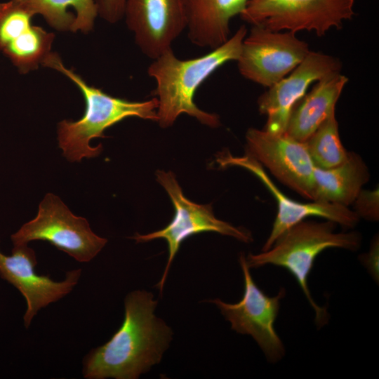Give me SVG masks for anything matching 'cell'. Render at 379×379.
<instances>
[{"instance_id":"cell-13","label":"cell","mask_w":379,"mask_h":379,"mask_svg":"<svg viewBox=\"0 0 379 379\" xmlns=\"http://www.w3.org/2000/svg\"><path fill=\"white\" fill-rule=\"evenodd\" d=\"M217 162L220 167L235 166L247 169L259 178L274 197L277 213L262 251L268 250L287 229L311 216L325 218L347 229L354 227L359 220L357 214L347 206L318 201L302 203L290 199L269 178L262 166L246 154L243 157H233L228 152H222L218 155Z\"/></svg>"},{"instance_id":"cell-14","label":"cell","mask_w":379,"mask_h":379,"mask_svg":"<svg viewBox=\"0 0 379 379\" xmlns=\"http://www.w3.org/2000/svg\"><path fill=\"white\" fill-rule=\"evenodd\" d=\"M124 17L136 45L154 60L187 27L185 0H126Z\"/></svg>"},{"instance_id":"cell-24","label":"cell","mask_w":379,"mask_h":379,"mask_svg":"<svg viewBox=\"0 0 379 379\" xmlns=\"http://www.w3.org/2000/svg\"><path fill=\"white\" fill-rule=\"evenodd\" d=\"M359 260L372 278L378 282L379 240L378 235L373 238L368 252L360 255Z\"/></svg>"},{"instance_id":"cell-3","label":"cell","mask_w":379,"mask_h":379,"mask_svg":"<svg viewBox=\"0 0 379 379\" xmlns=\"http://www.w3.org/2000/svg\"><path fill=\"white\" fill-rule=\"evenodd\" d=\"M41 65L53 69L69 78L82 93L86 108L83 117L77 120H62L58 124V146L63 156L70 162H79L84 158L98 156L102 146L92 147L90 141L105 138L104 131L128 117L158 121V100L131 101L112 96L100 88L91 86L72 69L66 67L57 53L51 52Z\"/></svg>"},{"instance_id":"cell-20","label":"cell","mask_w":379,"mask_h":379,"mask_svg":"<svg viewBox=\"0 0 379 379\" xmlns=\"http://www.w3.org/2000/svg\"><path fill=\"white\" fill-rule=\"evenodd\" d=\"M304 142L317 168L326 169L337 166L345 162L349 155L340 138L335 110Z\"/></svg>"},{"instance_id":"cell-18","label":"cell","mask_w":379,"mask_h":379,"mask_svg":"<svg viewBox=\"0 0 379 379\" xmlns=\"http://www.w3.org/2000/svg\"><path fill=\"white\" fill-rule=\"evenodd\" d=\"M24 3L34 15H42L58 31L88 33L98 16L95 0H28Z\"/></svg>"},{"instance_id":"cell-12","label":"cell","mask_w":379,"mask_h":379,"mask_svg":"<svg viewBox=\"0 0 379 379\" xmlns=\"http://www.w3.org/2000/svg\"><path fill=\"white\" fill-rule=\"evenodd\" d=\"M37 259L35 251L27 244L13 246L11 255L0 250V277L15 287L23 295L27 310L23 316L24 326L28 328L38 312L69 294L78 284L81 269L66 272L61 281L35 272Z\"/></svg>"},{"instance_id":"cell-16","label":"cell","mask_w":379,"mask_h":379,"mask_svg":"<svg viewBox=\"0 0 379 379\" xmlns=\"http://www.w3.org/2000/svg\"><path fill=\"white\" fill-rule=\"evenodd\" d=\"M347 82L348 78L340 73L318 81L294 107L284 133L305 142L335 110Z\"/></svg>"},{"instance_id":"cell-19","label":"cell","mask_w":379,"mask_h":379,"mask_svg":"<svg viewBox=\"0 0 379 379\" xmlns=\"http://www.w3.org/2000/svg\"><path fill=\"white\" fill-rule=\"evenodd\" d=\"M55 34L32 25L1 52L22 74L36 69L51 52Z\"/></svg>"},{"instance_id":"cell-11","label":"cell","mask_w":379,"mask_h":379,"mask_svg":"<svg viewBox=\"0 0 379 379\" xmlns=\"http://www.w3.org/2000/svg\"><path fill=\"white\" fill-rule=\"evenodd\" d=\"M341 68L338 58L310 51L293 71L258 98L259 112L267 116L263 129L271 133H284L294 107L310 86L340 73Z\"/></svg>"},{"instance_id":"cell-17","label":"cell","mask_w":379,"mask_h":379,"mask_svg":"<svg viewBox=\"0 0 379 379\" xmlns=\"http://www.w3.org/2000/svg\"><path fill=\"white\" fill-rule=\"evenodd\" d=\"M314 200L347 206L352 204L370 173L362 158L349 152L347 160L331 168H314Z\"/></svg>"},{"instance_id":"cell-8","label":"cell","mask_w":379,"mask_h":379,"mask_svg":"<svg viewBox=\"0 0 379 379\" xmlns=\"http://www.w3.org/2000/svg\"><path fill=\"white\" fill-rule=\"evenodd\" d=\"M239 263L244 280L241 300L236 303H227L219 298L210 302L218 306L232 330L251 335L267 360L275 363L285 354L284 344L274 328L285 289L281 288L275 296L266 295L255 283L243 253L240 255Z\"/></svg>"},{"instance_id":"cell-22","label":"cell","mask_w":379,"mask_h":379,"mask_svg":"<svg viewBox=\"0 0 379 379\" xmlns=\"http://www.w3.org/2000/svg\"><path fill=\"white\" fill-rule=\"evenodd\" d=\"M379 191L374 190H361L354 199V212L359 218L369 221H377L379 218Z\"/></svg>"},{"instance_id":"cell-5","label":"cell","mask_w":379,"mask_h":379,"mask_svg":"<svg viewBox=\"0 0 379 379\" xmlns=\"http://www.w3.org/2000/svg\"><path fill=\"white\" fill-rule=\"evenodd\" d=\"M11 239L13 246L48 241L81 262L93 259L107 242L93 232L85 218L74 215L60 197L51 193L39 204L36 216Z\"/></svg>"},{"instance_id":"cell-15","label":"cell","mask_w":379,"mask_h":379,"mask_svg":"<svg viewBox=\"0 0 379 379\" xmlns=\"http://www.w3.org/2000/svg\"><path fill=\"white\" fill-rule=\"evenodd\" d=\"M251 0H185L187 37L201 48H215L230 37V23Z\"/></svg>"},{"instance_id":"cell-9","label":"cell","mask_w":379,"mask_h":379,"mask_svg":"<svg viewBox=\"0 0 379 379\" xmlns=\"http://www.w3.org/2000/svg\"><path fill=\"white\" fill-rule=\"evenodd\" d=\"M310 51L296 33L253 25L243 41L238 69L246 79L270 88L293 71Z\"/></svg>"},{"instance_id":"cell-1","label":"cell","mask_w":379,"mask_h":379,"mask_svg":"<svg viewBox=\"0 0 379 379\" xmlns=\"http://www.w3.org/2000/svg\"><path fill=\"white\" fill-rule=\"evenodd\" d=\"M157 301L146 291L129 293L120 328L104 345L83 359L86 379H136L160 362L173 332L154 310Z\"/></svg>"},{"instance_id":"cell-10","label":"cell","mask_w":379,"mask_h":379,"mask_svg":"<svg viewBox=\"0 0 379 379\" xmlns=\"http://www.w3.org/2000/svg\"><path fill=\"white\" fill-rule=\"evenodd\" d=\"M246 154L267 167L280 182L303 197L314 200L315 166L304 142L286 133L250 128Z\"/></svg>"},{"instance_id":"cell-21","label":"cell","mask_w":379,"mask_h":379,"mask_svg":"<svg viewBox=\"0 0 379 379\" xmlns=\"http://www.w3.org/2000/svg\"><path fill=\"white\" fill-rule=\"evenodd\" d=\"M34 15L24 2L0 4V51L32 25Z\"/></svg>"},{"instance_id":"cell-25","label":"cell","mask_w":379,"mask_h":379,"mask_svg":"<svg viewBox=\"0 0 379 379\" xmlns=\"http://www.w3.org/2000/svg\"><path fill=\"white\" fill-rule=\"evenodd\" d=\"M13 1H20V2H24V1H28V0H13Z\"/></svg>"},{"instance_id":"cell-4","label":"cell","mask_w":379,"mask_h":379,"mask_svg":"<svg viewBox=\"0 0 379 379\" xmlns=\"http://www.w3.org/2000/svg\"><path fill=\"white\" fill-rule=\"evenodd\" d=\"M336 225L330 220L300 221L279 235L268 250L258 254L249 253L246 258L249 268L272 265L287 270L314 311V321L319 327L327 323L329 314L325 307L314 300L307 284L317 257L331 248L354 251L359 248L361 242L357 232H335Z\"/></svg>"},{"instance_id":"cell-7","label":"cell","mask_w":379,"mask_h":379,"mask_svg":"<svg viewBox=\"0 0 379 379\" xmlns=\"http://www.w3.org/2000/svg\"><path fill=\"white\" fill-rule=\"evenodd\" d=\"M157 182L168 194L175 208V215L164 229L147 234H136L131 238L137 242H146L155 239L166 240L168 258L163 275L157 286L162 292L167 275L181 243L189 237L204 232H213L233 237L241 242L253 241L251 233L242 227H237L214 215L211 205L197 204L187 199L182 193L174 174L157 171Z\"/></svg>"},{"instance_id":"cell-6","label":"cell","mask_w":379,"mask_h":379,"mask_svg":"<svg viewBox=\"0 0 379 379\" xmlns=\"http://www.w3.org/2000/svg\"><path fill=\"white\" fill-rule=\"evenodd\" d=\"M355 1L251 0L239 15L272 31H308L320 37L352 19Z\"/></svg>"},{"instance_id":"cell-2","label":"cell","mask_w":379,"mask_h":379,"mask_svg":"<svg viewBox=\"0 0 379 379\" xmlns=\"http://www.w3.org/2000/svg\"><path fill=\"white\" fill-rule=\"evenodd\" d=\"M246 34L247 29L242 25L224 44L198 58L182 60L170 48L152 60L147 73L156 82L153 94L158 100L157 122L161 128L172 126L182 114L211 128L220 125L219 116L199 109L194 97L215 71L238 60Z\"/></svg>"},{"instance_id":"cell-23","label":"cell","mask_w":379,"mask_h":379,"mask_svg":"<svg viewBox=\"0 0 379 379\" xmlns=\"http://www.w3.org/2000/svg\"><path fill=\"white\" fill-rule=\"evenodd\" d=\"M98 15L109 23H116L124 18L126 0H95Z\"/></svg>"}]
</instances>
